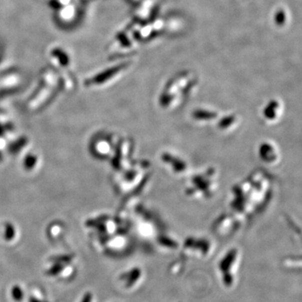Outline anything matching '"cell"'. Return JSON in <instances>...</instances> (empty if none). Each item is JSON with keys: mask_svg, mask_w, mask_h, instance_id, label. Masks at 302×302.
<instances>
[{"mask_svg": "<svg viewBox=\"0 0 302 302\" xmlns=\"http://www.w3.org/2000/svg\"><path fill=\"white\" fill-rule=\"evenodd\" d=\"M38 163H39V157L34 153H29L24 159V166L26 170H33L36 169Z\"/></svg>", "mask_w": 302, "mask_h": 302, "instance_id": "obj_1", "label": "cell"}]
</instances>
